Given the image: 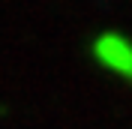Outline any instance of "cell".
I'll list each match as a JSON object with an SVG mask.
<instances>
[{"label": "cell", "mask_w": 132, "mask_h": 129, "mask_svg": "<svg viewBox=\"0 0 132 129\" xmlns=\"http://www.w3.org/2000/svg\"><path fill=\"white\" fill-rule=\"evenodd\" d=\"M93 54L108 72L132 81V39L123 33H102L93 42Z\"/></svg>", "instance_id": "cell-1"}]
</instances>
